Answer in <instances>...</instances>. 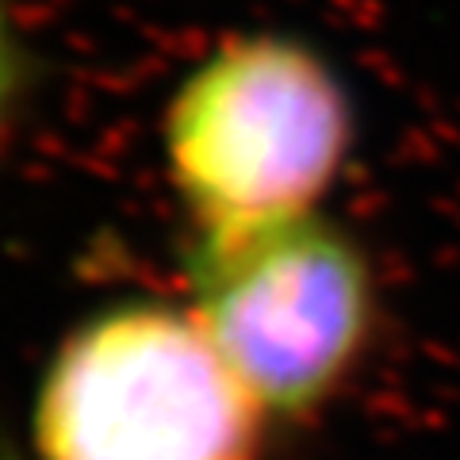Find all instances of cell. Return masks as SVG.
<instances>
[{"label":"cell","instance_id":"1","mask_svg":"<svg viewBox=\"0 0 460 460\" xmlns=\"http://www.w3.org/2000/svg\"><path fill=\"white\" fill-rule=\"evenodd\" d=\"M162 135L196 234H230L314 211L349 157L353 104L319 50L257 31L184 77Z\"/></svg>","mask_w":460,"mask_h":460},{"label":"cell","instance_id":"2","mask_svg":"<svg viewBox=\"0 0 460 460\" xmlns=\"http://www.w3.org/2000/svg\"><path fill=\"white\" fill-rule=\"evenodd\" d=\"M261 422L192 311L119 304L58 345L31 441L39 460H257Z\"/></svg>","mask_w":460,"mask_h":460},{"label":"cell","instance_id":"3","mask_svg":"<svg viewBox=\"0 0 460 460\" xmlns=\"http://www.w3.org/2000/svg\"><path fill=\"white\" fill-rule=\"evenodd\" d=\"M192 314L272 419H304L357 368L376 323L361 246L319 211L192 234Z\"/></svg>","mask_w":460,"mask_h":460},{"label":"cell","instance_id":"4","mask_svg":"<svg viewBox=\"0 0 460 460\" xmlns=\"http://www.w3.org/2000/svg\"><path fill=\"white\" fill-rule=\"evenodd\" d=\"M23 89H27V50L20 39V23L12 16V4L0 0V138L16 119Z\"/></svg>","mask_w":460,"mask_h":460},{"label":"cell","instance_id":"5","mask_svg":"<svg viewBox=\"0 0 460 460\" xmlns=\"http://www.w3.org/2000/svg\"><path fill=\"white\" fill-rule=\"evenodd\" d=\"M0 460H20V456H16V453H12V449H8V445H4V449H0Z\"/></svg>","mask_w":460,"mask_h":460}]
</instances>
